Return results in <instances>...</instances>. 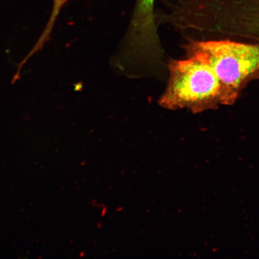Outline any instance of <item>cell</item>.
Listing matches in <instances>:
<instances>
[{
    "label": "cell",
    "mask_w": 259,
    "mask_h": 259,
    "mask_svg": "<svg viewBox=\"0 0 259 259\" xmlns=\"http://www.w3.org/2000/svg\"><path fill=\"white\" fill-rule=\"evenodd\" d=\"M184 48L212 68L221 83L223 105L234 104L245 84L259 79V43L190 39Z\"/></svg>",
    "instance_id": "cell-1"
},
{
    "label": "cell",
    "mask_w": 259,
    "mask_h": 259,
    "mask_svg": "<svg viewBox=\"0 0 259 259\" xmlns=\"http://www.w3.org/2000/svg\"><path fill=\"white\" fill-rule=\"evenodd\" d=\"M185 60L171 59L169 79L159 105L169 110L186 108L202 112L222 105L221 83L209 65L197 55Z\"/></svg>",
    "instance_id": "cell-2"
},
{
    "label": "cell",
    "mask_w": 259,
    "mask_h": 259,
    "mask_svg": "<svg viewBox=\"0 0 259 259\" xmlns=\"http://www.w3.org/2000/svg\"><path fill=\"white\" fill-rule=\"evenodd\" d=\"M155 0H137L127 33L126 50L137 59L150 61L163 54L157 32Z\"/></svg>",
    "instance_id": "cell-3"
},
{
    "label": "cell",
    "mask_w": 259,
    "mask_h": 259,
    "mask_svg": "<svg viewBox=\"0 0 259 259\" xmlns=\"http://www.w3.org/2000/svg\"><path fill=\"white\" fill-rule=\"evenodd\" d=\"M67 2L68 0H53V10H52L50 18L46 27H45V30L42 32L40 37L38 38L34 47L32 48L27 56L20 63L21 66H24L31 57L41 51L44 47L45 45L50 41L51 32L53 30L55 22H56L58 15L60 14L61 9L63 8Z\"/></svg>",
    "instance_id": "cell-4"
}]
</instances>
